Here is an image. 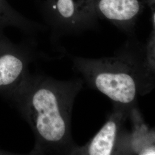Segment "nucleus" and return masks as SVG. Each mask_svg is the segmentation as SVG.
I'll list each match as a JSON object with an SVG mask.
<instances>
[{"label":"nucleus","instance_id":"2","mask_svg":"<svg viewBox=\"0 0 155 155\" xmlns=\"http://www.w3.org/2000/svg\"><path fill=\"white\" fill-rule=\"evenodd\" d=\"M72 61L83 81L109 98L114 106L136 107L138 95L148 93L154 87L155 66L148 61L146 53L141 56L126 50L111 57L75 56Z\"/></svg>","mask_w":155,"mask_h":155},{"label":"nucleus","instance_id":"5","mask_svg":"<svg viewBox=\"0 0 155 155\" xmlns=\"http://www.w3.org/2000/svg\"><path fill=\"white\" fill-rule=\"evenodd\" d=\"M98 15L127 33L133 31L142 9L139 0H93Z\"/></svg>","mask_w":155,"mask_h":155},{"label":"nucleus","instance_id":"4","mask_svg":"<svg viewBox=\"0 0 155 155\" xmlns=\"http://www.w3.org/2000/svg\"><path fill=\"white\" fill-rule=\"evenodd\" d=\"M54 8L64 33H76L93 25L97 16L93 0H56Z\"/></svg>","mask_w":155,"mask_h":155},{"label":"nucleus","instance_id":"1","mask_svg":"<svg viewBox=\"0 0 155 155\" xmlns=\"http://www.w3.org/2000/svg\"><path fill=\"white\" fill-rule=\"evenodd\" d=\"M83 81H60L29 74L10 100L32 130L35 144L31 154L71 155L77 147L71 134L75 100Z\"/></svg>","mask_w":155,"mask_h":155},{"label":"nucleus","instance_id":"6","mask_svg":"<svg viewBox=\"0 0 155 155\" xmlns=\"http://www.w3.org/2000/svg\"><path fill=\"white\" fill-rule=\"evenodd\" d=\"M28 58L14 52L0 53V95L9 100L30 74Z\"/></svg>","mask_w":155,"mask_h":155},{"label":"nucleus","instance_id":"3","mask_svg":"<svg viewBox=\"0 0 155 155\" xmlns=\"http://www.w3.org/2000/svg\"><path fill=\"white\" fill-rule=\"evenodd\" d=\"M132 109L114 106L113 112L93 138L83 147L78 146L71 155L117 154L118 143L124 132V123Z\"/></svg>","mask_w":155,"mask_h":155}]
</instances>
